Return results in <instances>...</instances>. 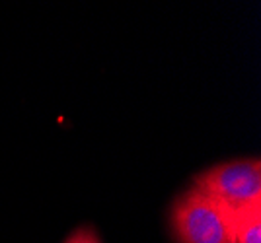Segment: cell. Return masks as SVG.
Returning a JSON list of instances; mask_svg holds the SVG:
<instances>
[{
  "label": "cell",
  "instance_id": "1",
  "mask_svg": "<svg viewBox=\"0 0 261 243\" xmlns=\"http://www.w3.org/2000/svg\"><path fill=\"white\" fill-rule=\"evenodd\" d=\"M170 224L177 243H236L228 212L195 185L175 197Z\"/></svg>",
  "mask_w": 261,
  "mask_h": 243
},
{
  "label": "cell",
  "instance_id": "2",
  "mask_svg": "<svg viewBox=\"0 0 261 243\" xmlns=\"http://www.w3.org/2000/svg\"><path fill=\"white\" fill-rule=\"evenodd\" d=\"M208 199L228 212L261 204L259 158H238L197 173L193 183Z\"/></svg>",
  "mask_w": 261,
  "mask_h": 243
},
{
  "label": "cell",
  "instance_id": "3",
  "mask_svg": "<svg viewBox=\"0 0 261 243\" xmlns=\"http://www.w3.org/2000/svg\"><path fill=\"white\" fill-rule=\"evenodd\" d=\"M228 212V210H226ZM236 243H261V204L228 212Z\"/></svg>",
  "mask_w": 261,
  "mask_h": 243
},
{
  "label": "cell",
  "instance_id": "4",
  "mask_svg": "<svg viewBox=\"0 0 261 243\" xmlns=\"http://www.w3.org/2000/svg\"><path fill=\"white\" fill-rule=\"evenodd\" d=\"M65 243H101V239L92 226H82L70 233L65 239Z\"/></svg>",
  "mask_w": 261,
  "mask_h": 243
}]
</instances>
